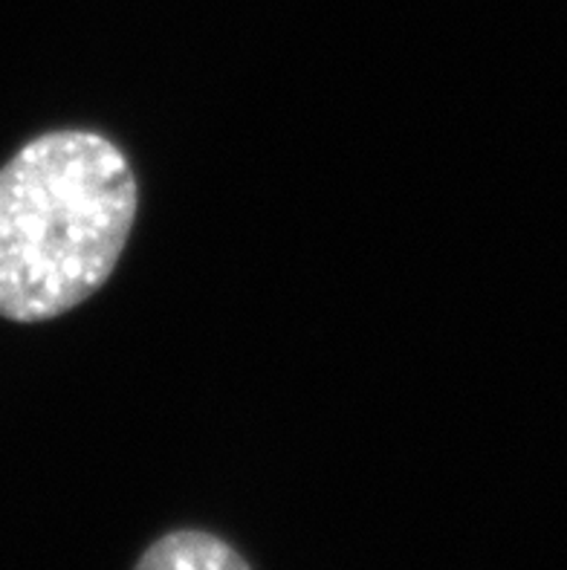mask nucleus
I'll list each match as a JSON object with an SVG mask.
<instances>
[{
  "mask_svg": "<svg viewBox=\"0 0 567 570\" xmlns=\"http://www.w3.org/2000/svg\"><path fill=\"white\" fill-rule=\"evenodd\" d=\"M134 570H252V564L223 535L180 528L154 539Z\"/></svg>",
  "mask_w": 567,
  "mask_h": 570,
  "instance_id": "obj_2",
  "label": "nucleus"
},
{
  "mask_svg": "<svg viewBox=\"0 0 567 570\" xmlns=\"http://www.w3.org/2000/svg\"><path fill=\"white\" fill-rule=\"evenodd\" d=\"M139 183L110 137L58 128L0 168V316L50 322L96 296L137 224Z\"/></svg>",
  "mask_w": 567,
  "mask_h": 570,
  "instance_id": "obj_1",
  "label": "nucleus"
}]
</instances>
